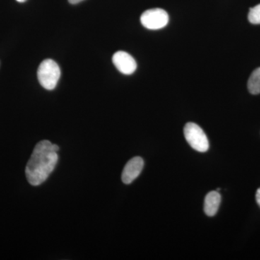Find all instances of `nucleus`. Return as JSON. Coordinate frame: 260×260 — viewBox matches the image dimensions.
Returning <instances> with one entry per match:
<instances>
[{"instance_id":"f257e3e1","label":"nucleus","mask_w":260,"mask_h":260,"mask_svg":"<svg viewBox=\"0 0 260 260\" xmlns=\"http://www.w3.org/2000/svg\"><path fill=\"white\" fill-rule=\"evenodd\" d=\"M58 150L59 147L49 140L37 143L25 168L27 180L31 185L39 186L47 180L57 164Z\"/></svg>"},{"instance_id":"6e6552de","label":"nucleus","mask_w":260,"mask_h":260,"mask_svg":"<svg viewBox=\"0 0 260 260\" xmlns=\"http://www.w3.org/2000/svg\"><path fill=\"white\" fill-rule=\"evenodd\" d=\"M248 90L253 95L260 93V68H257L251 73L248 80Z\"/></svg>"},{"instance_id":"0eeeda50","label":"nucleus","mask_w":260,"mask_h":260,"mask_svg":"<svg viewBox=\"0 0 260 260\" xmlns=\"http://www.w3.org/2000/svg\"><path fill=\"white\" fill-rule=\"evenodd\" d=\"M221 201V196L218 191H210L205 197V213L208 216H214L218 212Z\"/></svg>"},{"instance_id":"39448f33","label":"nucleus","mask_w":260,"mask_h":260,"mask_svg":"<svg viewBox=\"0 0 260 260\" xmlns=\"http://www.w3.org/2000/svg\"><path fill=\"white\" fill-rule=\"evenodd\" d=\"M113 63L116 69L124 75H132L137 69V62L129 54L119 51L113 55Z\"/></svg>"},{"instance_id":"7ed1b4c3","label":"nucleus","mask_w":260,"mask_h":260,"mask_svg":"<svg viewBox=\"0 0 260 260\" xmlns=\"http://www.w3.org/2000/svg\"><path fill=\"white\" fill-rule=\"evenodd\" d=\"M184 137L189 145L197 151L205 153L209 149V141L203 129L198 124L189 122L184 129Z\"/></svg>"},{"instance_id":"9d476101","label":"nucleus","mask_w":260,"mask_h":260,"mask_svg":"<svg viewBox=\"0 0 260 260\" xmlns=\"http://www.w3.org/2000/svg\"><path fill=\"white\" fill-rule=\"evenodd\" d=\"M256 200L257 204L259 205L260 207V188L257 189L256 193Z\"/></svg>"},{"instance_id":"9b49d317","label":"nucleus","mask_w":260,"mask_h":260,"mask_svg":"<svg viewBox=\"0 0 260 260\" xmlns=\"http://www.w3.org/2000/svg\"><path fill=\"white\" fill-rule=\"evenodd\" d=\"M70 4L75 5L78 4V3H80V2L83 1V0H68Z\"/></svg>"},{"instance_id":"1a4fd4ad","label":"nucleus","mask_w":260,"mask_h":260,"mask_svg":"<svg viewBox=\"0 0 260 260\" xmlns=\"http://www.w3.org/2000/svg\"><path fill=\"white\" fill-rule=\"evenodd\" d=\"M249 21L252 24H260V4L251 8L248 15Z\"/></svg>"},{"instance_id":"20e7f679","label":"nucleus","mask_w":260,"mask_h":260,"mask_svg":"<svg viewBox=\"0 0 260 260\" xmlns=\"http://www.w3.org/2000/svg\"><path fill=\"white\" fill-rule=\"evenodd\" d=\"M169 21V15L165 10L160 8L146 10L140 17L142 25L149 30H158L164 28Z\"/></svg>"},{"instance_id":"f8f14e48","label":"nucleus","mask_w":260,"mask_h":260,"mask_svg":"<svg viewBox=\"0 0 260 260\" xmlns=\"http://www.w3.org/2000/svg\"><path fill=\"white\" fill-rule=\"evenodd\" d=\"M16 1L18 2V3H25L27 0H16Z\"/></svg>"},{"instance_id":"423d86ee","label":"nucleus","mask_w":260,"mask_h":260,"mask_svg":"<svg viewBox=\"0 0 260 260\" xmlns=\"http://www.w3.org/2000/svg\"><path fill=\"white\" fill-rule=\"evenodd\" d=\"M144 167V161L141 157H135L126 162L121 174V179L126 184H131L139 177Z\"/></svg>"},{"instance_id":"f03ea898","label":"nucleus","mask_w":260,"mask_h":260,"mask_svg":"<svg viewBox=\"0 0 260 260\" xmlns=\"http://www.w3.org/2000/svg\"><path fill=\"white\" fill-rule=\"evenodd\" d=\"M37 75L43 88L49 90H54L60 78V68L52 59H45L39 65Z\"/></svg>"}]
</instances>
